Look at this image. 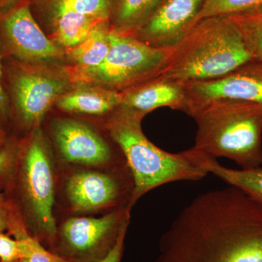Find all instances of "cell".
I'll return each mask as SVG.
<instances>
[{
	"instance_id": "603a6c76",
	"label": "cell",
	"mask_w": 262,
	"mask_h": 262,
	"mask_svg": "<svg viewBox=\"0 0 262 262\" xmlns=\"http://www.w3.org/2000/svg\"><path fill=\"white\" fill-rule=\"evenodd\" d=\"M30 237L27 234L15 239L10 234L0 233V262H14L23 257L28 251Z\"/></svg>"
},
{
	"instance_id": "3957f363",
	"label": "cell",
	"mask_w": 262,
	"mask_h": 262,
	"mask_svg": "<svg viewBox=\"0 0 262 262\" xmlns=\"http://www.w3.org/2000/svg\"><path fill=\"white\" fill-rule=\"evenodd\" d=\"M54 189L51 149L37 127L20 139L14 168L3 194L28 233L50 246L58 233L53 214Z\"/></svg>"
},
{
	"instance_id": "484cf974",
	"label": "cell",
	"mask_w": 262,
	"mask_h": 262,
	"mask_svg": "<svg viewBox=\"0 0 262 262\" xmlns=\"http://www.w3.org/2000/svg\"><path fill=\"white\" fill-rule=\"evenodd\" d=\"M3 58L0 54V121L4 125L9 123V106L3 85Z\"/></svg>"
},
{
	"instance_id": "f546056e",
	"label": "cell",
	"mask_w": 262,
	"mask_h": 262,
	"mask_svg": "<svg viewBox=\"0 0 262 262\" xmlns=\"http://www.w3.org/2000/svg\"><path fill=\"white\" fill-rule=\"evenodd\" d=\"M20 0H0V13L9 10Z\"/></svg>"
},
{
	"instance_id": "7402d4cb",
	"label": "cell",
	"mask_w": 262,
	"mask_h": 262,
	"mask_svg": "<svg viewBox=\"0 0 262 262\" xmlns=\"http://www.w3.org/2000/svg\"><path fill=\"white\" fill-rule=\"evenodd\" d=\"M262 7V0H205L195 20L246 13Z\"/></svg>"
},
{
	"instance_id": "7c38bea8",
	"label": "cell",
	"mask_w": 262,
	"mask_h": 262,
	"mask_svg": "<svg viewBox=\"0 0 262 262\" xmlns=\"http://www.w3.org/2000/svg\"><path fill=\"white\" fill-rule=\"evenodd\" d=\"M205 0H163L134 37L150 46L171 49L195 25Z\"/></svg>"
},
{
	"instance_id": "83f0119b",
	"label": "cell",
	"mask_w": 262,
	"mask_h": 262,
	"mask_svg": "<svg viewBox=\"0 0 262 262\" xmlns=\"http://www.w3.org/2000/svg\"><path fill=\"white\" fill-rule=\"evenodd\" d=\"M12 215L9 204L5 200L0 201V233L9 230Z\"/></svg>"
},
{
	"instance_id": "6da1fadb",
	"label": "cell",
	"mask_w": 262,
	"mask_h": 262,
	"mask_svg": "<svg viewBox=\"0 0 262 262\" xmlns=\"http://www.w3.org/2000/svg\"><path fill=\"white\" fill-rule=\"evenodd\" d=\"M154 262H262V208L232 186L201 193L163 234Z\"/></svg>"
},
{
	"instance_id": "4fadbf2b",
	"label": "cell",
	"mask_w": 262,
	"mask_h": 262,
	"mask_svg": "<svg viewBox=\"0 0 262 262\" xmlns=\"http://www.w3.org/2000/svg\"><path fill=\"white\" fill-rule=\"evenodd\" d=\"M52 131L57 149L65 161L92 166L113 163V150L107 142L83 122L58 119L53 122Z\"/></svg>"
},
{
	"instance_id": "ffe728a7",
	"label": "cell",
	"mask_w": 262,
	"mask_h": 262,
	"mask_svg": "<svg viewBox=\"0 0 262 262\" xmlns=\"http://www.w3.org/2000/svg\"><path fill=\"white\" fill-rule=\"evenodd\" d=\"M229 17L237 26L253 59L262 62V7Z\"/></svg>"
},
{
	"instance_id": "30bf717a",
	"label": "cell",
	"mask_w": 262,
	"mask_h": 262,
	"mask_svg": "<svg viewBox=\"0 0 262 262\" xmlns=\"http://www.w3.org/2000/svg\"><path fill=\"white\" fill-rule=\"evenodd\" d=\"M134 189L130 171H84L69 179L66 192L74 211L86 212L110 208L130 210Z\"/></svg>"
},
{
	"instance_id": "52a82bcc",
	"label": "cell",
	"mask_w": 262,
	"mask_h": 262,
	"mask_svg": "<svg viewBox=\"0 0 262 262\" xmlns=\"http://www.w3.org/2000/svg\"><path fill=\"white\" fill-rule=\"evenodd\" d=\"M172 51L173 48L152 47L133 35L117 34L111 30L110 51L101 64L69 72L73 85L96 84L122 92L161 75Z\"/></svg>"
},
{
	"instance_id": "7a4b0ae2",
	"label": "cell",
	"mask_w": 262,
	"mask_h": 262,
	"mask_svg": "<svg viewBox=\"0 0 262 262\" xmlns=\"http://www.w3.org/2000/svg\"><path fill=\"white\" fill-rule=\"evenodd\" d=\"M144 116L120 106L106 122L108 135L121 151L134 179L131 207L155 188L180 181L196 182L208 174L203 166V153L194 146L174 154L151 142L141 128Z\"/></svg>"
},
{
	"instance_id": "5b68a950",
	"label": "cell",
	"mask_w": 262,
	"mask_h": 262,
	"mask_svg": "<svg viewBox=\"0 0 262 262\" xmlns=\"http://www.w3.org/2000/svg\"><path fill=\"white\" fill-rule=\"evenodd\" d=\"M229 16L203 19L173 48L161 75L184 82L221 78L253 61Z\"/></svg>"
},
{
	"instance_id": "9c48e42d",
	"label": "cell",
	"mask_w": 262,
	"mask_h": 262,
	"mask_svg": "<svg viewBox=\"0 0 262 262\" xmlns=\"http://www.w3.org/2000/svg\"><path fill=\"white\" fill-rule=\"evenodd\" d=\"M0 54L24 63L65 62V51L48 37L33 15L29 0H20L0 13Z\"/></svg>"
},
{
	"instance_id": "8fae6325",
	"label": "cell",
	"mask_w": 262,
	"mask_h": 262,
	"mask_svg": "<svg viewBox=\"0 0 262 262\" xmlns=\"http://www.w3.org/2000/svg\"><path fill=\"white\" fill-rule=\"evenodd\" d=\"M186 88L187 114L215 100H237L262 106V62L253 60L221 78L189 82Z\"/></svg>"
},
{
	"instance_id": "5bb4252c",
	"label": "cell",
	"mask_w": 262,
	"mask_h": 262,
	"mask_svg": "<svg viewBox=\"0 0 262 262\" xmlns=\"http://www.w3.org/2000/svg\"><path fill=\"white\" fill-rule=\"evenodd\" d=\"M121 106L146 115L160 107L187 113L186 83L160 75L122 91Z\"/></svg>"
},
{
	"instance_id": "ac0fdd59",
	"label": "cell",
	"mask_w": 262,
	"mask_h": 262,
	"mask_svg": "<svg viewBox=\"0 0 262 262\" xmlns=\"http://www.w3.org/2000/svg\"><path fill=\"white\" fill-rule=\"evenodd\" d=\"M163 0H115L110 18L114 33L134 35L147 22Z\"/></svg>"
},
{
	"instance_id": "2e32d148",
	"label": "cell",
	"mask_w": 262,
	"mask_h": 262,
	"mask_svg": "<svg viewBox=\"0 0 262 262\" xmlns=\"http://www.w3.org/2000/svg\"><path fill=\"white\" fill-rule=\"evenodd\" d=\"M44 8L51 26V32L48 37L64 51L82 42L98 24L103 22L66 8Z\"/></svg>"
},
{
	"instance_id": "4dcf8cb0",
	"label": "cell",
	"mask_w": 262,
	"mask_h": 262,
	"mask_svg": "<svg viewBox=\"0 0 262 262\" xmlns=\"http://www.w3.org/2000/svg\"><path fill=\"white\" fill-rule=\"evenodd\" d=\"M4 200V194L3 193L0 192V201H3Z\"/></svg>"
},
{
	"instance_id": "9a60e30c",
	"label": "cell",
	"mask_w": 262,
	"mask_h": 262,
	"mask_svg": "<svg viewBox=\"0 0 262 262\" xmlns=\"http://www.w3.org/2000/svg\"><path fill=\"white\" fill-rule=\"evenodd\" d=\"M121 92L96 84H75L57 101V107L69 113L110 115L122 104Z\"/></svg>"
},
{
	"instance_id": "f1b7e54d",
	"label": "cell",
	"mask_w": 262,
	"mask_h": 262,
	"mask_svg": "<svg viewBox=\"0 0 262 262\" xmlns=\"http://www.w3.org/2000/svg\"><path fill=\"white\" fill-rule=\"evenodd\" d=\"M8 139L9 136L8 135V131L5 128L4 124L0 121V150L4 147Z\"/></svg>"
},
{
	"instance_id": "ba28073f",
	"label": "cell",
	"mask_w": 262,
	"mask_h": 262,
	"mask_svg": "<svg viewBox=\"0 0 262 262\" xmlns=\"http://www.w3.org/2000/svg\"><path fill=\"white\" fill-rule=\"evenodd\" d=\"M129 211L123 208L101 218L69 219L58 231L52 252L73 262L102 261L128 226Z\"/></svg>"
},
{
	"instance_id": "277c9868",
	"label": "cell",
	"mask_w": 262,
	"mask_h": 262,
	"mask_svg": "<svg viewBox=\"0 0 262 262\" xmlns=\"http://www.w3.org/2000/svg\"><path fill=\"white\" fill-rule=\"evenodd\" d=\"M196 124L194 147L217 159L233 160L241 169L262 164V106L237 100H215L187 114Z\"/></svg>"
},
{
	"instance_id": "4316f807",
	"label": "cell",
	"mask_w": 262,
	"mask_h": 262,
	"mask_svg": "<svg viewBox=\"0 0 262 262\" xmlns=\"http://www.w3.org/2000/svg\"><path fill=\"white\" fill-rule=\"evenodd\" d=\"M127 228L124 229L121 234L119 236L116 244L112 248L111 251L108 253L102 261L100 262H120L123 253L124 242H125V234L127 232Z\"/></svg>"
},
{
	"instance_id": "1f68e13d",
	"label": "cell",
	"mask_w": 262,
	"mask_h": 262,
	"mask_svg": "<svg viewBox=\"0 0 262 262\" xmlns=\"http://www.w3.org/2000/svg\"><path fill=\"white\" fill-rule=\"evenodd\" d=\"M29 1H30L31 3H32V2L34 1V0H29Z\"/></svg>"
},
{
	"instance_id": "d4e9b609",
	"label": "cell",
	"mask_w": 262,
	"mask_h": 262,
	"mask_svg": "<svg viewBox=\"0 0 262 262\" xmlns=\"http://www.w3.org/2000/svg\"><path fill=\"white\" fill-rule=\"evenodd\" d=\"M14 262H73L68 258L48 251L39 241L31 236L27 253Z\"/></svg>"
},
{
	"instance_id": "d6986e66",
	"label": "cell",
	"mask_w": 262,
	"mask_h": 262,
	"mask_svg": "<svg viewBox=\"0 0 262 262\" xmlns=\"http://www.w3.org/2000/svg\"><path fill=\"white\" fill-rule=\"evenodd\" d=\"M203 166L229 186L241 189L262 208V168L232 169L221 165L215 158L203 152Z\"/></svg>"
},
{
	"instance_id": "8992f818",
	"label": "cell",
	"mask_w": 262,
	"mask_h": 262,
	"mask_svg": "<svg viewBox=\"0 0 262 262\" xmlns=\"http://www.w3.org/2000/svg\"><path fill=\"white\" fill-rule=\"evenodd\" d=\"M3 70L9 123L28 134L39 127L51 106L73 86L66 64L4 59Z\"/></svg>"
},
{
	"instance_id": "cb8c5ba5",
	"label": "cell",
	"mask_w": 262,
	"mask_h": 262,
	"mask_svg": "<svg viewBox=\"0 0 262 262\" xmlns=\"http://www.w3.org/2000/svg\"><path fill=\"white\" fill-rule=\"evenodd\" d=\"M20 139L9 137L4 147L0 150V187L6 185L9 180L18 155Z\"/></svg>"
},
{
	"instance_id": "44dd1931",
	"label": "cell",
	"mask_w": 262,
	"mask_h": 262,
	"mask_svg": "<svg viewBox=\"0 0 262 262\" xmlns=\"http://www.w3.org/2000/svg\"><path fill=\"white\" fill-rule=\"evenodd\" d=\"M45 8H61L73 10L98 20H110L115 0H42Z\"/></svg>"
},
{
	"instance_id": "e0dca14e",
	"label": "cell",
	"mask_w": 262,
	"mask_h": 262,
	"mask_svg": "<svg viewBox=\"0 0 262 262\" xmlns=\"http://www.w3.org/2000/svg\"><path fill=\"white\" fill-rule=\"evenodd\" d=\"M111 46L110 20L101 22L80 44L65 51V62L70 72H80L101 64Z\"/></svg>"
}]
</instances>
